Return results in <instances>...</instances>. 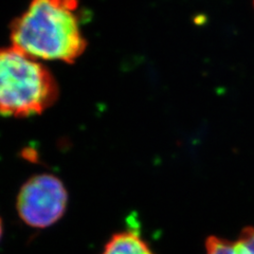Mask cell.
Returning a JSON list of instances; mask_svg holds the SVG:
<instances>
[{
  "label": "cell",
  "instance_id": "3957f363",
  "mask_svg": "<svg viewBox=\"0 0 254 254\" xmlns=\"http://www.w3.org/2000/svg\"><path fill=\"white\" fill-rule=\"evenodd\" d=\"M67 203L68 193L63 182L51 174H39L23 184L16 206L25 224L45 229L63 217Z\"/></svg>",
  "mask_w": 254,
  "mask_h": 254
},
{
  "label": "cell",
  "instance_id": "7a4b0ae2",
  "mask_svg": "<svg viewBox=\"0 0 254 254\" xmlns=\"http://www.w3.org/2000/svg\"><path fill=\"white\" fill-rule=\"evenodd\" d=\"M57 79L43 63L11 46L0 49V116L43 114L59 99Z\"/></svg>",
  "mask_w": 254,
  "mask_h": 254
},
{
  "label": "cell",
  "instance_id": "6da1fadb",
  "mask_svg": "<svg viewBox=\"0 0 254 254\" xmlns=\"http://www.w3.org/2000/svg\"><path fill=\"white\" fill-rule=\"evenodd\" d=\"M12 46L38 61L74 63L87 41L78 0H32L10 27Z\"/></svg>",
  "mask_w": 254,
  "mask_h": 254
},
{
  "label": "cell",
  "instance_id": "5b68a950",
  "mask_svg": "<svg viewBox=\"0 0 254 254\" xmlns=\"http://www.w3.org/2000/svg\"><path fill=\"white\" fill-rule=\"evenodd\" d=\"M101 254H155L145 241L133 231H123L111 236Z\"/></svg>",
  "mask_w": 254,
  "mask_h": 254
},
{
  "label": "cell",
  "instance_id": "8992f818",
  "mask_svg": "<svg viewBox=\"0 0 254 254\" xmlns=\"http://www.w3.org/2000/svg\"><path fill=\"white\" fill-rule=\"evenodd\" d=\"M1 236H2V222H1V219H0V240H1Z\"/></svg>",
  "mask_w": 254,
  "mask_h": 254
},
{
  "label": "cell",
  "instance_id": "277c9868",
  "mask_svg": "<svg viewBox=\"0 0 254 254\" xmlns=\"http://www.w3.org/2000/svg\"><path fill=\"white\" fill-rule=\"evenodd\" d=\"M205 254H254V228L243 229L235 241L217 236L208 237Z\"/></svg>",
  "mask_w": 254,
  "mask_h": 254
}]
</instances>
